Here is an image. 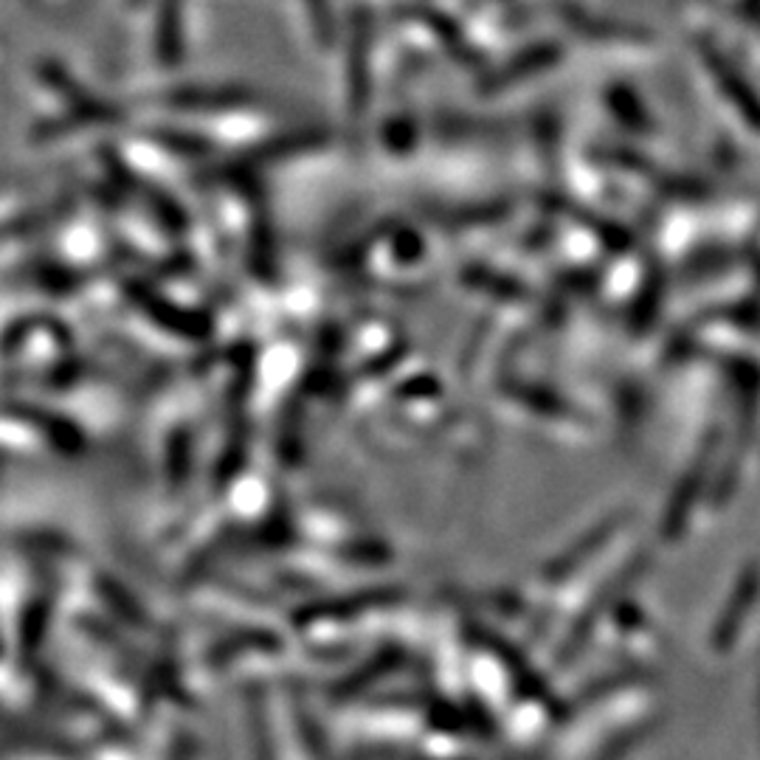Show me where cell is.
Listing matches in <instances>:
<instances>
[{"mask_svg":"<svg viewBox=\"0 0 760 760\" xmlns=\"http://www.w3.org/2000/svg\"><path fill=\"white\" fill-rule=\"evenodd\" d=\"M549 63H552V51L532 49V51H527V54L518 56V60H513V63H507L499 74H493V80L487 82V87H490V91H505V87L516 85L521 76L532 74V71L543 68V65H549Z\"/></svg>","mask_w":760,"mask_h":760,"instance_id":"3957f363","label":"cell"},{"mask_svg":"<svg viewBox=\"0 0 760 760\" xmlns=\"http://www.w3.org/2000/svg\"><path fill=\"white\" fill-rule=\"evenodd\" d=\"M307 9H310V18L313 23H316V32L321 40H330V32H332V18L327 12V0H307Z\"/></svg>","mask_w":760,"mask_h":760,"instance_id":"5b68a950","label":"cell"},{"mask_svg":"<svg viewBox=\"0 0 760 760\" xmlns=\"http://www.w3.org/2000/svg\"><path fill=\"white\" fill-rule=\"evenodd\" d=\"M175 107H194V110H225V107L249 105L251 94L243 87H178L169 94Z\"/></svg>","mask_w":760,"mask_h":760,"instance_id":"7a4b0ae2","label":"cell"},{"mask_svg":"<svg viewBox=\"0 0 760 760\" xmlns=\"http://www.w3.org/2000/svg\"><path fill=\"white\" fill-rule=\"evenodd\" d=\"M369 45H372V25H369V14H361L352 32V45H349V110L352 116H363L369 105Z\"/></svg>","mask_w":760,"mask_h":760,"instance_id":"6da1fadb","label":"cell"},{"mask_svg":"<svg viewBox=\"0 0 760 760\" xmlns=\"http://www.w3.org/2000/svg\"><path fill=\"white\" fill-rule=\"evenodd\" d=\"M181 7L178 0H163L161 25H158V54L167 65L178 60V49H181Z\"/></svg>","mask_w":760,"mask_h":760,"instance_id":"277c9868","label":"cell"}]
</instances>
